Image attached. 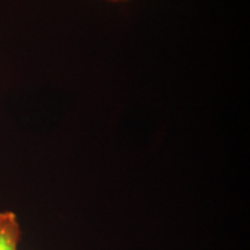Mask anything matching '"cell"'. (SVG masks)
I'll return each instance as SVG.
<instances>
[{"mask_svg": "<svg viewBox=\"0 0 250 250\" xmlns=\"http://www.w3.org/2000/svg\"><path fill=\"white\" fill-rule=\"evenodd\" d=\"M21 234L17 214L12 211L0 212V250H18Z\"/></svg>", "mask_w": 250, "mask_h": 250, "instance_id": "1", "label": "cell"}, {"mask_svg": "<svg viewBox=\"0 0 250 250\" xmlns=\"http://www.w3.org/2000/svg\"><path fill=\"white\" fill-rule=\"evenodd\" d=\"M109 1H115V2H116V1H126V0H109Z\"/></svg>", "mask_w": 250, "mask_h": 250, "instance_id": "2", "label": "cell"}]
</instances>
